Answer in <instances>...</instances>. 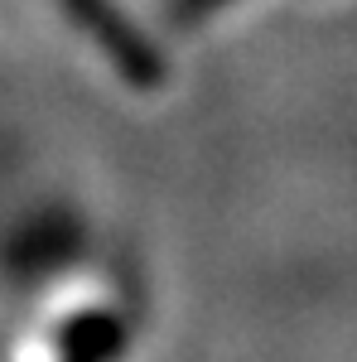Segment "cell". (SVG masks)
Segmentation results:
<instances>
[{
  "label": "cell",
  "mask_w": 357,
  "mask_h": 362,
  "mask_svg": "<svg viewBox=\"0 0 357 362\" xmlns=\"http://www.w3.org/2000/svg\"><path fill=\"white\" fill-rule=\"evenodd\" d=\"M213 5H222V0H174V15L184 20V25H193L198 15H208Z\"/></svg>",
  "instance_id": "2"
},
{
  "label": "cell",
  "mask_w": 357,
  "mask_h": 362,
  "mask_svg": "<svg viewBox=\"0 0 357 362\" xmlns=\"http://www.w3.org/2000/svg\"><path fill=\"white\" fill-rule=\"evenodd\" d=\"M63 5H68V15H73L131 78H150V73H155V63H150L155 54L140 44V34H131V29L121 25V15L111 10L107 0H63Z\"/></svg>",
  "instance_id": "1"
}]
</instances>
